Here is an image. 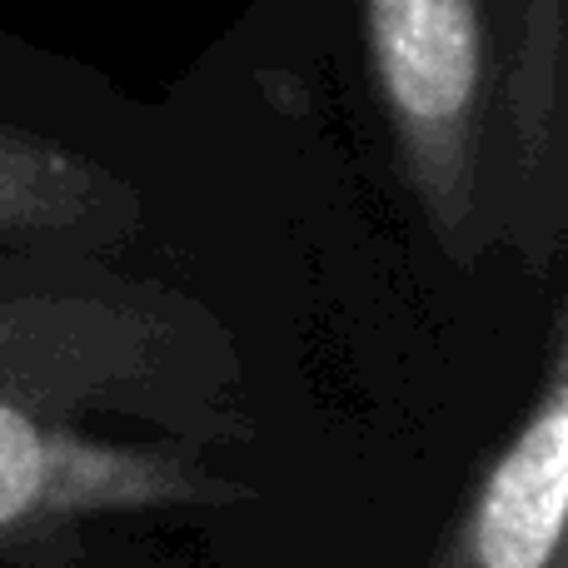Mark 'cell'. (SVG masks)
I'll use <instances>...</instances> for the list:
<instances>
[{"instance_id":"6da1fadb","label":"cell","mask_w":568,"mask_h":568,"mask_svg":"<svg viewBox=\"0 0 568 568\" xmlns=\"http://www.w3.org/2000/svg\"><path fill=\"white\" fill-rule=\"evenodd\" d=\"M568 514V384L564 354H554L549 384L529 424L509 439L489 469L449 568H554L564 549Z\"/></svg>"},{"instance_id":"7a4b0ae2","label":"cell","mask_w":568,"mask_h":568,"mask_svg":"<svg viewBox=\"0 0 568 568\" xmlns=\"http://www.w3.org/2000/svg\"><path fill=\"white\" fill-rule=\"evenodd\" d=\"M200 484L155 454H120L40 429L0 404V534L70 509H145L190 499Z\"/></svg>"},{"instance_id":"3957f363","label":"cell","mask_w":568,"mask_h":568,"mask_svg":"<svg viewBox=\"0 0 568 568\" xmlns=\"http://www.w3.org/2000/svg\"><path fill=\"white\" fill-rule=\"evenodd\" d=\"M100 200H115V175L60 135L0 115V230L85 225Z\"/></svg>"}]
</instances>
